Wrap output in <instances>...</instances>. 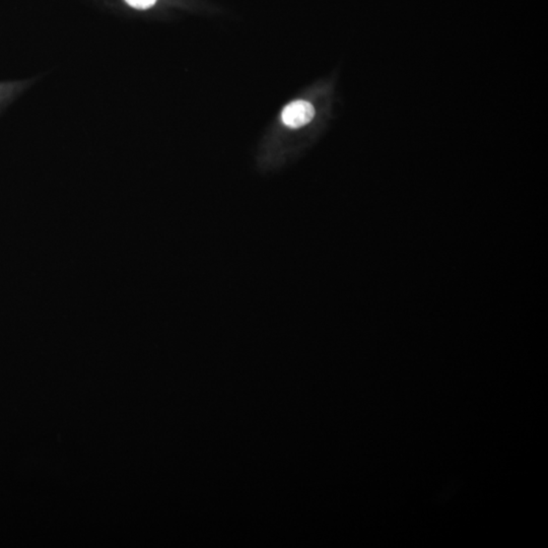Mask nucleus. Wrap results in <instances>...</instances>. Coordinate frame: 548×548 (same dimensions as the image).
<instances>
[{"label": "nucleus", "instance_id": "nucleus-1", "mask_svg": "<svg viewBox=\"0 0 548 548\" xmlns=\"http://www.w3.org/2000/svg\"><path fill=\"white\" fill-rule=\"evenodd\" d=\"M315 116L313 105L306 101H296L284 108L282 122L289 128H300L311 122Z\"/></svg>", "mask_w": 548, "mask_h": 548}, {"label": "nucleus", "instance_id": "nucleus-2", "mask_svg": "<svg viewBox=\"0 0 548 548\" xmlns=\"http://www.w3.org/2000/svg\"><path fill=\"white\" fill-rule=\"evenodd\" d=\"M130 6L137 10H147L154 6L157 0H125Z\"/></svg>", "mask_w": 548, "mask_h": 548}]
</instances>
